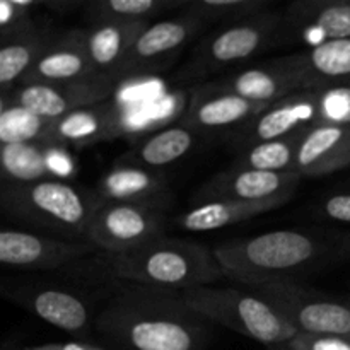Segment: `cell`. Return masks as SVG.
I'll return each mask as SVG.
<instances>
[{
  "label": "cell",
  "instance_id": "cell-1",
  "mask_svg": "<svg viewBox=\"0 0 350 350\" xmlns=\"http://www.w3.org/2000/svg\"><path fill=\"white\" fill-rule=\"evenodd\" d=\"M222 273L245 287L350 262V231L280 229L215 246Z\"/></svg>",
  "mask_w": 350,
  "mask_h": 350
},
{
  "label": "cell",
  "instance_id": "cell-2",
  "mask_svg": "<svg viewBox=\"0 0 350 350\" xmlns=\"http://www.w3.org/2000/svg\"><path fill=\"white\" fill-rule=\"evenodd\" d=\"M204 321L174 291L135 286L106 306L98 327L132 350H198Z\"/></svg>",
  "mask_w": 350,
  "mask_h": 350
},
{
  "label": "cell",
  "instance_id": "cell-3",
  "mask_svg": "<svg viewBox=\"0 0 350 350\" xmlns=\"http://www.w3.org/2000/svg\"><path fill=\"white\" fill-rule=\"evenodd\" d=\"M101 265L115 279L174 293L212 286L224 277L214 252L166 236L133 252L105 253Z\"/></svg>",
  "mask_w": 350,
  "mask_h": 350
},
{
  "label": "cell",
  "instance_id": "cell-4",
  "mask_svg": "<svg viewBox=\"0 0 350 350\" xmlns=\"http://www.w3.org/2000/svg\"><path fill=\"white\" fill-rule=\"evenodd\" d=\"M101 205L96 191L57 178L0 185V212L65 241L88 243V231Z\"/></svg>",
  "mask_w": 350,
  "mask_h": 350
},
{
  "label": "cell",
  "instance_id": "cell-5",
  "mask_svg": "<svg viewBox=\"0 0 350 350\" xmlns=\"http://www.w3.org/2000/svg\"><path fill=\"white\" fill-rule=\"evenodd\" d=\"M181 301L204 320L273 347L297 334L269 303L252 289L204 286L181 291Z\"/></svg>",
  "mask_w": 350,
  "mask_h": 350
},
{
  "label": "cell",
  "instance_id": "cell-6",
  "mask_svg": "<svg viewBox=\"0 0 350 350\" xmlns=\"http://www.w3.org/2000/svg\"><path fill=\"white\" fill-rule=\"evenodd\" d=\"M284 43L282 12H263L252 19L219 27L197 44L181 67L180 79H202L219 74Z\"/></svg>",
  "mask_w": 350,
  "mask_h": 350
},
{
  "label": "cell",
  "instance_id": "cell-7",
  "mask_svg": "<svg viewBox=\"0 0 350 350\" xmlns=\"http://www.w3.org/2000/svg\"><path fill=\"white\" fill-rule=\"evenodd\" d=\"M248 289L269 303L297 334L350 337V299L328 296L286 279Z\"/></svg>",
  "mask_w": 350,
  "mask_h": 350
},
{
  "label": "cell",
  "instance_id": "cell-8",
  "mask_svg": "<svg viewBox=\"0 0 350 350\" xmlns=\"http://www.w3.org/2000/svg\"><path fill=\"white\" fill-rule=\"evenodd\" d=\"M166 222L164 211L103 202L89 226L88 243L108 255L133 252L164 238Z\"/></svg>",
  "mask_w": 350,
  "mask_h": 350
},
{
  "label": "cell",
  "instance_id": "cell-9",
  "mask_svg": "<svg viewBox=\"0 0 350 350\" xmlns=\"http://www.w3.org/2000/svg\"><path fill=\"white\" fill-rule=\"evenodd\" d=\"M116 82L105 75L57 84H21L12 91V105L53 122L75 109L109 101Z\"/></svg>",
  "mask_w": 350,
  "mask_h": 350
},
{
  "label": "cell",
  "instance_id": "cell-10",
  "mask_svg": "<svg viewBox=\"0 0 350 350\" xmlns=\"http://www.w3.org/2000/svg\"><path fill=\"white\" fill-rule=\"evenodd\" d=\"M317 120L318 89H303L270 103L241 129L232 132L229 135V144L241 152L260 142L280 139L314 126Z\"/></svg>",
  "mask_w": 350,
  "mask_h": 350
},
{
  "label": "cell",
  "instance_id": "cell-11",
  "mask_svg": "<svg viewBox=\"0 0 350 350\" xmlns=\"http://www.w3.org/2000/svg\"><path fill=\"white\" fill-rule=\"evenodd\" d=\"M98 252L91 243L57 239L48 234L0 229V267L17 270H57Z\"/></svg>",
  "mask_w": 350,
  "mask_h": 350
},
{
  "label": "cell",
  "instance_id": "cell-12",
  "mask_svg": "<svg viewBox=\"0 0 350 350\" xmlns=\"http://www.w3.org/2000/svg\"><path fill=\"white\" fill-rule=\"evenodd\" d=\"M205 26L208 24L185 12L159 23H150L130 48L129 55L113 75V81L118 82L123 77H133L163 65L164 60L174 57Z\"/></svg>",
  "mask_w": 350,
  "mask_h": 350
},
{
  "label": "cell",
  "instance_id": "cell-13",
  "mask_svg": "<svg viewBox=\"0 0 350 350\" xmlns=\"http://www.w3.org/2000/svg\"><path fill=\"white\" fill-rule=\"evenodd\" d=\"M284 16V43L308 48L350 38V0H296Z\"/></svg>",
  "mask_w": 350,
  "mask_h": 350
},
{
  "label": "cell",
  "instance_id": "cell-14",
  "mask_svg": "<svg viewBox=\"0 0 350 350\" xmlns=\"http://www.w3.org/2000/svg\"><path fill=\"white\" fill-rule=\"evenodd\" d=\"M267 106L248 101L219 84H211L193 92L187 111L181 116V123L198 135L219 132L231 135Z\"/></svg>",
  "mask_w": 350,
  "mask_h": 350
},
{
  "label": "cell",
  "instance_id": "cell-15",
  "mask_svg": "<svg viewBox=\"0 0 350 350\" xmlns=\"http://www.w3.org/2000/svg\"><path fill=\"white\" fill-rule=\"evenodd\" d=\"M303 178L297 173H269L255 170H229L212 176L193 197V205L217 200H265L272 197H293Z\"/></svg>",
  "mask_w": 350,
  "mask_h": 350
},
{
  "label": "cell",
  "instance_id": "cell-16",
  "mask_svg": "<svg viewBox=\"0 0 350 350\" xmlns=\"http://www.w3.org/2000/svg\"><path fill=\"white\" fill-rule=\"evenodd\" d=\"M98 75L88 51V29L57 33L21 84H57Z\"/></svg>",
  "mask_w": 350,
  "mask_h": 350
},
{
  "label": "cell",
  "instance_id": "cell-17",
  "mask_svg": "<svg viewBox=\"0 0 350 350\" xmlns=\"http://www.w3.org/2000/svg\"><path fill=\"white\" fill-rule=\"evenodd\" d=\"M217 84L258 105H270L293 92L308 89L299 68L294 64L293 55L243 68Z\"/></svg>",
  "mask_w": 350,
  "mask_h": 350
},
{
  "label": "cell",
  "instance_id": "cell-18",
  "mask_svg": "<svg viewBox=\"0 0 350 350\" xmlns=\"http://www.w3.org/2000/svg\"><path fill=\"white\" fill-rule=\"evenodd\" d=\"M94 191L101 204H130L157 211L167 208L173 200V193L163 174L132 163L113 166L101 178Z\"/></svg>",
  "mask_w": 350,
  "mask_h": 350
},
{
  "label": "cell",
  "instance_id": "cell-19",
  "mask_svg": "<svg viewBox=\"0 0 350 350\" xmlns=\"http://www.w3.org/2000/svg\"><path fill=\"white\" fill-rule=\"evenodd\" d=\"M122 123L120 108L109 99L50 122L41 144L53 147L94 146L118 137L123 132Z\"/></svg>",
  "mask_w": 350,
  "mask_h": 350
},
{
  "label": "cell",
  "instance_id": "cell-20",
  "mask_svg": "<svg viewBox=\"0 0 350 350\" xmlns=\"http://www.w3.org/2000/svg\"><path fill=\"white\" fill-rule=\"evenodd\" d=\"M0 294L64 332L79 334L89 325L88 304L70 291L57 287L0 286Z\"/></svg>",
  "mask_w": 350,
  "mask_h": 350
},
{
  "label": "cell",
  "instance_id": "cell-21",
  "mask_svg": "<svg viewBox=\"0 0 350 350\" xmlns=\"http://www.w3.org/2000/svg\"><path fill=\"white\" fill-rule=\"evenodd\" d=\"M350 167V126L314 125L304 130L296 152L294 173L321 178Z\"/></svg>",
  "mask_w": 350,
  "mask_h": 350
},
{
  "label": "cell",
  "instance_id": "cell-22",
  "mask_svg": "<svg viewBox=\"0 0 350 350\" xmlns=\"http://www.w3.org/2000/svg\"><path fill=\"white\" fill-rule=\"evenodd\" d=\"M293 197H272L265 200H217L198 204L173 219L174 226L190 232H208L250 221L256 215L284 207Z\"/></svg>",
  "mask_w": 350,
  "mask_h": 350
},
{
  "label": "cell",
  "instance_id": "cell-23",
  "mask_svg": "<svg viewBox=\"0 0 350 350\" xmlns=\"http://www.w3.org/2000/svg\"><path fill=\"white\" fill-rule=\"evenodd\" d=\"M149 24L147 21H106L92 24L91 29H88V51L96 74L113 81V75L130 48Z\"/></svg>",
  "mask_w": 350,
  "mask_h": 350
},
{
  "label": "cell",
  "instance_id": "cell-24",
  "mask_svg": "<svg viewBox=\"0 0 350 350\" xmlns=\"http://www.w3.org/2000/svg\"><path fill=\"white\" fill-rule=\"evenodd\" d=\"M308 89L350 84V38L321 43L293 53Z\"/></svg>",
  "mask_w": 350,
  "mask_h": 350
},
{
  "label": "cell",
  "instance_id": "cell-25",
  "mask_svg": "<svg viewBox=\"0 0 350 350\" xmlns=\"http://www.w3.org/2000/svg\"><path fill=\"white\" fill-rule=\"evenodd\" d=\"M57 31L44 24L14 34H0V88L7 89L27 74Z\"/></svg>",
  "mask_w": 350,
  "mask_h": 350
},
{
  "label": "cell",
  "instance_id": "cell-26",
  "mask_svg": "<svg viewBox=\"0 0 350 350\" xmlns=\"http://www.w3.org/2000/svg\"><path fill=\"white\" fill-rule=\"evenodd\" d=\"M197 137V132L188 129L181 122L176 125L164 126L144 139L125 159L149 170H157L187 156L193 149Z\"/></svg>",
  "mask_w": 350,
  "mask_h": 350
},
{
  "label": "cell",
  "instance_id": "cell-27",
  "mask_svg": "<svg viewBox=\"0 0 350 350\" xmlns=\"http://www.w3.org/2000/svg\"><path fill=\"white\" fill-rule=\"evenodd\" d=\"M50 146L41 142L16 144L0 149V185L31 183L53 178Z\"/></svg>",
  "mask_w": 350,
  "mask_h": 350
},
{
  "label": "cell",
  "instance_id": "cell-28",
  "mask_svg": "<svg viewBox=\"0 0 350 350\" xmlns=\"http://www.w3.org/2000/svg\"><path fill=\"white\" fill-rule=\"evenodd\" d=\"M304 130L275 140L260 142L250 149L241 150L231 167L269 171V173H294L296 152L301 139H303Z\"/></svg>",
  "mask_w": 350,
  "mask_h": 350
},
{
  "label": "cell",
  "instance_id": "cell-29",
  "mask_svg": "<svg viewBox=\"0 0 350 350\" xmlns=\"http://www.w3.org/2000/svg\"><path fill=\"white\" fill-rule=\"evenodd\" d=\"M187 0H99L88 3L85 16L92 24L106 21H150L163 12L181 9Z\"/></svg>",
  "mask_w": 350,
  "mask_h": 350
},
{
  "label": "cell",
  "instance_id": "cell-30",
  "mask_svg": "<svg viewBox=\"0 0 350 350\" xmlns=\"http://www.w3.org/2000/svg\"><path fill=\"white\" fill-rule=\"evenodd\" d=\"M269 0H187L181 9L207 24L221 23L228 26L269 12Z\"/></svg>",
  "mask_w": 350,
  "mask_h": 350
},
{
  "label": "cell",
  "instance_id": "cell-31",
  "mask_svg": "<svg viewBox=\"0 0 350 350\" xmlns=\"http://www.w3.org/2000/svg\"><path fill=\"white\" fill-rule=\"evenodd\" d=\"M48 126V120L12 105L0 116V149L16 144L43 142Z\"/></svg>",
  "mask_w": 350,
  "mask_h": 350
},
{
  "label": "cell",
  "instance_id": "cell-32",
  "mask_svg": "<svg viewBox=\"0 0 350 350\" xmlns=\"http://www.w3.org/2000/svg\"><path fill=\"white\" fill-rule=\"evenodd\" d=\"M317 89V125L350 126V84L323 85V88Z\"/></svg>",
  "mask_w": 350,
  "mask_h": 350
},
{
  "label": "cell",
  "instance_id": "cell-33",
  "mask_svg": "<svg viewBox=\"0 0 350 350\" xmlns=\"http://www.w3.org/2000/svg\"><path fill=\"white\" fill-rule=\"evenodd\" d=\"M43 7V2L34 0H0V34H14L29 29L38 21L34 10Z\"/></svg>",
  "mask_w": 350,
  "mask_h": 350
},
{
  "label": "cell",
  "instance_id": "cell-34",
  "mask_svg": "<svg viewBox=\"0 0 350 350\" xmlns=\"http://www.w3.org/2000/svg\"><path fill=\"white\" fill-rule=\"evenodd\" d=\"M270 350H350V337L340 335L296 334L284 344L269 347Z\"/></svg>",
  "mask_w": 350,
  "mask_h": 350
},
{
  "label": "cell",
  "instance_id": "cell-35",
  "mask_svg": "<svg viewBox=\"0 0 350 350\" xmlns=\"http://www.w3.org/2000/svg\"><path fill=\"white\" fill-rule=\"evenodd\" d=\"M318 214L328 221L350 224V190L335 191L321 198L318 204Z\"/></svg>",
  "mask_w": 350,
  "mask_h": 350
},
{
  "label": "cell",
  "instance_id": "cell-36",
  "mask_svg": "<svg viewBox=\"0 0 350 350\" xmlns=\"http://www.w3.org/2000/svg\"><path fill=\"white\" fill-rule=\"evenodd\" d=\"M12 106V92L5 91H0V116L7 111V109Z\"/></svg>",
  "mask_w": 350,
  "mask_h": 350
},
{
  "label": "cell",
  "instance_id": "cell-37",
  "mask_svg": "<svg viewBox=\"0 0 350 350\" xmlns=\"http://www.w3.org/2000/svg\"><path fill=\"white\" fill-rule=\"evenodd\" d=\"M62 350H101L98 347H92V345H85V344H79V342H68V344L60 345Z\"/></svg>",
  "mask_w": 350,
  "mask_h": 350
},
{
  "label": "cell",
  "instance_id": "cell-38",
  "mask_svg": "<svg viewBox=\"0 0 350 350\" xmlns=\"http://www.w3.org/2000/svg\"><path fill=\"white\" fill-rule=\"evenodd\" d=\"M31 350H62L60 345H44V347H38V349H31Z\"/></svg>",
  "mask_w": 350,
  "mask_h": 350
},
{
  "label": "cell",
  "instance_id": "cell-39",
  "mask_svg": "<svg viewBox=\"0 0 350 350\" xmlns=\"http://www.w3.org/2000/svg\"><path fill=\"white\" fill-rule=\"evenodd\" d=\"M0 91H5V89H2V88H0Z\"/></svg>",
  "mask_w": 350,
  "mask_h": 350
}]
</instances>
